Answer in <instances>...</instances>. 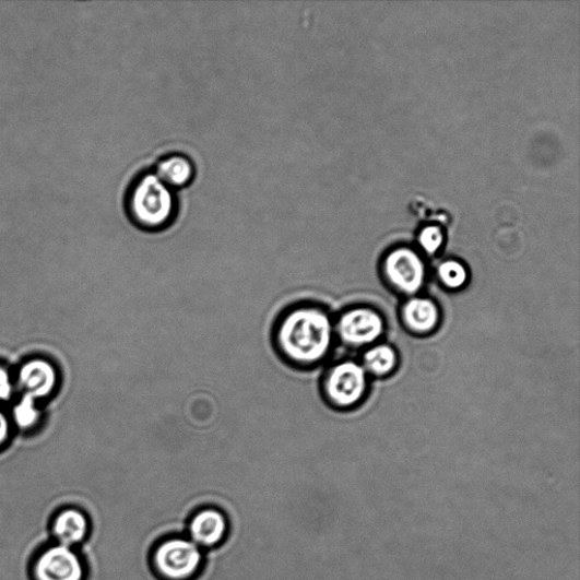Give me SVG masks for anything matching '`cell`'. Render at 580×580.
I'll return each instance as SVG.
<instances>
[{
  "mask_svg": "<svg viewBox=\"0 0 580 580\" xmlns=\"http://www.w3.org/2000/svg\"><path fill=\"white\" fill-rule=\"evenodd\" d=\"M335 340L334 321L321 305L296 301L274 321V352L295 370H311L330 355Z\"/></svg>",
  "mask_w": 580,
  "mask_h": 580,
  "instance_id": "1",
  "label": "cell"
},
{
  "mask_svg": "<svg viewBox=\"0 0 580 580\" xmlns=\"http://www.w3.org/2000/svg\"><path fill=\"white\" fill-rule=\"evenodd\" d=\"M129 221L145 233H161L177 220L179 201L176 191L154 171H142L130 182L125 197Z\"/></svg>",
  "mask_w": 580,
  "mask_h": 580,
  "instance_id": "2",
  "label": "cell"
},
{
  "mask_svg": "<svg viewBox=\"0 0 580 580\" xmlns=\"http://www.w3.org/2000/svg\"><path fill=\"white\" fill-rule=\"evenodd\" d=\"M205 564V552L188 536L159 541L150 555V567L159 580H196Z\"/></svg>",
  "mask_w": 580,
  "mask_h": 580,
  "instance_id": "3",
  "label": "cell"
},
{
  "mask_svg": "<svg viewBox=\"0 0 580 580\" xmlns=\"http://www.w3.org/2000/svg\"><path fill=\"white\" fill-rule=\"evenodd\" d=\"M368 387V372L354 360H342L330 366L323 375L321 391L324 401L338 410L357 405Z\"/></svg>",
  "mask_w": 580,
  "mask_h": 580,
  "instance_id": "4",
  "label": "cell"
},
{
  "mask_svg": "<svg viewBox=\"0 0 580 580\" xmlns=\"http://www.w3.org/2000/svg\"><path fill=\"white\" fill-rule=\"evenodd\" d=\"M29 575L33 580H86L87 570L76 548L52 542L35 555Z\"/></svg>",
  "mask_w": 580,
  "mask_h": 580,
  "instance_id": "5",
  "label": "cell"
},
{
  "mask_svg": "<svg viewBox=\"0 0 580 580\" xmlns=\"http://www.w3.org/2000/svg\"><path fill=\"white\" fill-rule=\"evenodd\" d=\"M383 332V318L370 308L347 310L334 321L335 338L348 347L372 345Z\"/></svg>",
  "mask_w": 580,
  "mask_h": 580,
  "instance_id": "6",
  "label": "cell"
},
{
  "mask_svg": "<svg viewBox=\"0 0 580 580\" xmlns=\"http://www.w3.org/2000/svg\"><path fill=\"white\" fill-rule=\"evenodd\" d=\"M383 271L391 288L407 296L416 295L425 284V264L421 257L410 249L392 251L386 258Z\"/></svg>",
  "mask_w": 580,
  "mask_h": 580,
  "instance_id": "7",
  "label": "cell"
},
{
  "mask_svg": "<svg viewBox=\"0 0 580 580\" xmlns=\"http://www.w3.org/2000/svg\"><path fill=\"white\" fill-rule=\"evenodd\" d=\"M14 381L22 391V400L38 404L57 390L59 374L50 360L36 357L20 366Z\"/></svg>",
  "mask_w": 580,
  "mask_h": 580,
  "instance_id": "8",
  "label": "cell"
},
{
  "mask_svg": "<svg viewBox=\"0 0 580 580\" xmlns=\"http://www.w3.org/2000/svg\"><path fill=\"white\" fill-rule=\"evenodd\" d=\"M187 531V536L203 552L204 549H215L227 541L230 521L222 508L202 507L189 517Z\"/></svg>",
  "mask_w": 580,
  "mask_h": 580,
  "instance_id": "9",
  "label": "cell"
},
{
  "mask_svg": "<svg viewBox=\"0 0 580 580\" xmlns=\"http://www.w3.org/2000/svg\"><path fill=\"white\" fill-rule=\"evenodd\" d=\"M93 530L88 514L78 507H64L55 512L50 522L54 543L76 548L85 543Z\"/></svg>",
  "mask_w": 580,
  "mask_h": 580,
  "instance_id": "10",
  "label": "cell"
},
{
  "mask_svg": "<svg viewBox=\"0 0 580 580\" xmlns=\"http://www.w3.org/2000/svg\"><path fill=\"white\" fill-rule=\"evenodd\" d=\"M405 325L413 332L425 334L433 332L439 321L440 311L437 304L425 297H412L402 310Z\"/></svg>",
  "mask_w": 580,
  "mask_h": 580,
  "instance_id": "11",
  "label": "cell"
},
{
  "mask_svg": "<svg viewBox=\"0 0 580 580\" xmlns=\"http://www.w3.org/2000/svg\"><path fill=\"white\" fill-rule=\"evenodd\" d=\"M154 173L167 187L177 191L192 185L197 170L193 162L188 156L170 154L157 163Z\"/></svg>",
  "mask_w": 580,
  "mask_h": 580,
  "instance_id": "12",
  "label": "cell"
},
{
  "mask_svg": "<svg viewBox=\"0 0 580 580\" xmlns=\"http://www.w3.org/2000/svg\"><path fill=\"white\" fill-rule=\"evenodd\" d=\"M399 363V356L388 345H377L366 352L363 368L366 372L381 377L392 372Z\"/></svg>",
  "mask_w": 580,
  "mask_h": 580,
  "instance_id": "13",
  "label": "cell"
},
{
  "mask_svg": "<svg viewBox=\"0 0 580 580\" xmlns=\"http://www.w3.org/2000/svg\"><path fill=\"white\" fill-rule=\"evenodd\" d=\"M438 274L442 285L452 291L463 288L469 281L466 268L453 260L443 262L439 267Z\"/></svg>",
  "mask_w": 580,
  "mask_h": 580,
  "instance_id": "14",
  "label": "cell"
},
{
  "mask_svg": "<svg viewBox=\"0 0 580 580\" xmlns=\"http://www.w3.org/2000/svg\"><path fill=\"white\" fill-rule=\"evenodd\" d=\"M442 242L443 234L439 227H427L419 235L421 247L429 255L436 253L441 248Z\"/></svg>",
  "mask_w": 580,
  "mask_h": 580,
  "instance_id": "15",
  "label": "cell"
},
{
  "mask_svg": "<svg viewBox=\"0 0 580 580\" xmlns=\"http://www.w3.org/2000/svg\"><path fill=\"white\" fill-rule=\"evenodd\" d=\"M15 390L13 376L4 366L0 364V403H7L12 400Z\"/></svg>",
  "mask_w": 580,
  "mask_h": 580,
  "instance_id": "16",
  "label": "cell"
},
{
  "mask_svg": "<svg viewBox=\"0 0 580 580\" xmlns=\"http://www.w3.org/2000/svg\"><path fill=\"white\" fill-rule=\"evenodd\" d=\"M12 419L3 410H0V449H3L11 439Z\"/></svg>",
  "mask_w": 580,
  "mask_h": 580,
  "instance_id": "17",
  "label": "cell"
}]
</instances>
